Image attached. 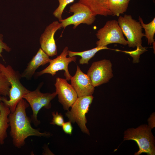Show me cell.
<instances>
[{
    "label": "cell",
    "instance_id": "cell-18",
    "mask_svg": "<svg viewBox=\"0 0 155 155\" xmlns=\"http://www.w3.org/2000/svg\"><path fill=\"white\" fill-rule=\"evenodd\" d=\"M129 0H108L109 9L113 16H119L127 11L130 1Z\"/></svg>",
    "mask_w": 155,
    "mask_h": 155
},
{
    "label": "cell",
    "instance_id": "cell-16",
    "mask_svg": "<svg viewBox=\"0 0 155 155\" xmlns=\"http://www.w3.org/2000/svg\"><path fill=\"white\" fill-rule=\"evenodd\" d=\"M11 113L9 108L4 103L0 102V145L4 144L7 137V130L9 126L8 115Z\"/></svg>",
    "mask_w": 155,
    "mask_h": 155
},
{
    "label": "cell",
    "instance_id": "cell-7",
    "mask_svg": "<svg viewBox=\"0 0 155 155\" xmlns=\"http://www.w3.org/2000/svg\"><path fill=\"white\" fill-rule=\"evenodd\" d=\"M118 23L123 33L126 37L129 47L134 48L142 45V38L144 36L140 22L132 18L130 15L120 16Z\"/></svg>",
    "mask_w": 155,
    "mask_h": 155
},
{
    "label": "cell",
    "instance_id": "cell-13",
    "mask_svg": "<svg viewBox=\"0 0 155 155\" xmlns=\"http://www.w3.org/2000/svg\"><path fill=\"white\" fill-rule=\"evenodd\" d=\"M70 80L71 85L78 97L91 95L93 94L94 87L92 86L89 77L81 71L78 65L75 74L71 77Z\"/></svg>",
    "mask_w": 155,
    "mask_h": 155
},
{
    "label": "cell",
    "instance_id": "cell-27",
    "mask_svg": "<svg viewBox=\"0 0 155 155\" xmlns=\"http://www.w3.org/2000/svg\"></svg>",
    "mask_w": 155,
    "mask_h": 155
},
{
    "label": "cell",
    "instance_id": "cell-21",
    "mask_svg": "<svg viewBox=\"0 0 155 155\" xmlns=\"http://www.w3.org/2000/svg\"><path fill=\"white\" fill-rule=\"evenodd\" d=\"M136 47V49L134 51H121L131 56L133 58V63H138L140 61V55L147 51L146 48L143 47L142 45L137 46Z\"/></svg>",
    "mask_w": 155,
    "mask_h": 155
},
{
    "label": "cell",
    "instance_id": "cell-19",
    "mask_svg": "<svg viewBox=\"0 0 155 155\" xmlns=\"http://www.w3.org/2000/svg\"><path fill=\"white\" fill-rule=\"evenodd\" d=\"M139 20L142 28L145 30L144 36L148 40V44L151 45L154 42V36L155 33V18L149 23L144 24L142 18L139 17Z\"/></svg>",
    "mask_w": 155,
    "mask_h": 155
},
{
    "label": "cell",
    "instance_id": "cell-12",
    "mask_svg": "<svg viewBox=\"0 0 155 155\" xmlns=\"http://www.w3.org/2000/svg\"><path fill=\"white\" fill-rule=\"evenodd\" d=\"M61 27V23L57 21H54L46 26L40 37L41 48L49 57L57 55V46L54 36L57 30Z\"/></svg>",
    "mask_w": 155,
    "mask_h": 155
},
{
    "label": "cell",
    "instance_id": "cell-8",
    "mask_svg": "<svg viewBox=\"0 0 155 155\" xmlns=\"http://www.w3.org/2000/svg\"><path fill=\"white\" fill-rule=\"evenodd\" d=\"M69 11L73 13V15L59 22L61 23L62 28H64L70 25H74V29L82 23L90 25L96 19V16L92 11L86 6L79 2L71 6Z\"/></svg>",
    "mask_w": 155,
    "mask_h": 155
},
{
    "label": "cell",
    "instance_id": "cell-1",
    "mask_svg": "<svg viewBox=\"0 0 155 155\" xmlns=\"http://www.w3.org/2000/svg\"><path fill=\"white\" fill-rule=\"evenodd\" d=\"M29 106L27 101L22 98L18 103L15 111L11 112L8 115L10 134L13 144L19 148L24 145L25 140L29 137H49L51 135L49 133L41 132L32 127L31 120L26 112Z\"/></svg>",
    "mask_w": 155,
    "mask_h": 155
},
{
    "label": "cell",
    "instance_id": "cell-15",
    "mask_svg": "<svg viewBox=\"0 0 155 155\" xmlns=\"http://www.w3.org/2000/svg\"><path fill=\"white\" fill-rule=\"evenodd\" d=\"M108 0H79L78 2L88 7L95 16H113L108 8Z\"/></svg>",
    "mask_w": 155,
    "mask_h": 155
},
{
    "label": "cell",
    "instance_id": "cell-3",
    "mask_svg": "<svg viewBox=\"0 0 155 155\" xmlns=\"http://www.w3.org/2000/svg\"><path fill=\"white\" fill-rule=\"evenodd\" d=\"M124 140H132L136 142L139 148L135 155L145 153L150 155L155 154V140L150 127L143 125L136 128L127 129L124 133Z\"/></svg>",
    "mask_w": 155,
    "mask_h": 155
},
{
    "label": "cell",
    "instance_id": "cell-9",
    "mask_svg": "<svg viewBox=\"0 0 155 155\" xmlns=\"http://www.w3.org/2000/svg\"><path fill=\"white\" fill-rule=\"evenodd\" d=\"M112 64L109 60L104 59L93 62L87 74L94 87L109 82L113 77Z\"/></svg>",
    "mask_w": 155,
    "mask_h": 155
},
{
    "label": "cell",
    "instance_id": "cell-23",
    "mask_svg": "<svg viewBox=\"0 0 155 155\" xmlns=\"http://www.w3.org/2000/svg\"><path fill=\"white\" fill-rule=\"evenodd\" d=\"M52 114L53 118L50 123L52 125L62 127L64 123L63 115L59 113L57 111L53 112Z\"/></svg>",
    "mask_w": 155,
    "mask_h": 155
},
{
    "label": "cell",
    "instance_id": "cell-24",
    "mask_svg": "<svg viewBox=\"0 0 155 155\" xmlns=\"http://www.w3.org/2000/svg\"><path fill=\"white\" fill-rule=\"evenodd\" d=\"M3 35L0 34V57L2 58H3V56L1 53L3 50L8 52L11 50V49L6 43L3 42Z\"/></svg>",
    "mask_w": 155,
    "mask_h": 155
},
{
    "label": "cell",
    "instance_id": "cell-5",
    "mask_svg": "<svg viewBox=\"0 0 155 155\" xmlns=\"http://www.w3.org/2000/svg\"><path fill=\"white\" fill-rule=\"evenodd\" d=\"M40 85L34 91H30L23 97L31 107L32 115L31 120L35 126L40 123L37 118L40 110L43 107L49 109L51 106V101L57 95L56 92L53 93H42L40 91Z\"/></svg>",
    "mask_w": 155,
    "mask_h": 155
},
{
    "label": "cell",
    "instance_id": "cell-4",
    "mask_svg": "<svg viewBox=\"0 0 155 155\" xmlns=\"http://www.w3.org/2000/svg\"><path fill=\"white\" fill-rule=\"evenodd\" d=\"M93 99L92 95L78 97L71 106L70 110L67 111L65 114L69 121L71 123H76L81 131L88 135L90 132L86 125L87 123L86 114L89 110Z\"/></svg>",
    "mask_w": 155,
    "mask_h": 155
},
{
    "label": "cell",
    "instance_id": "cell-2",
    "mask_svg": "<svg viewBox=\"0 0 155 155\" xmlns=\"http://www.w3.org/2000/svg\"><path fill=\"white\" fill-rule=\"evenodd\" d=\"M0 71L6 77L10 85L9 96V99L3 96L2 102L13 112L17 104L23 96L30 91L21 83V74L15 70L10 65L5 66L0 62Z\"/></svg>",
    "mask_w": 155,
    "mask_h": 155
},
{
    "label": "cell",
    "instance_id": "cell-20",
    "mask_svg": "<svg viewBox=\"0 0 155 155\" xmlns=\"http://www.w3.org/2000/svg\"><path fill=\"white\" fill-rule=\"evenodd\" d=\"M10 85L5 76L0 71V95L6 97L9 96Z\"/></svg>",
    "mask_w": 155,
    "mask_h": 155
},
{
    "label": "cell",
    "instance_id": "cell-10",
    "mask_svg": "<svg viewBox=\"0 0 155 155\" xmlns=\"http://www.w3.org/2000/svg\"><path fill=\"white\" fill-rule=\"evenodd\" d=\"M68 50V47H65L60 55L54 59H51L49 65L43 70L36 72L35 76L39 77L44 74L48 73L54 76L58 71L63 70L65 71L64 75L66 79L69 81L72 76L68 70V65L71 62H75L77 57L75 56L67 57Z\"/></svg>",
    "mask_w": 155,
    "mask_h": 155
},
{
    "label": "cell",
    "instance_id": "cell-14",
    "mask_svg": "<svg viewBox=\"0 0 155 155\" xmlns=\"http://www.w3.org/2000/svg\"><path fill=\"white\" fill-rule=\"evenodd\" d=\"M49 57L41 48H40L21 74V77L27 80L31 79L39 67L49 63L51 59Z\"/></svg>",
    "mask_w": 155,
    "mask_h": 155
},
{
    "label": "cell",
    "instance_id": "cell-6",
    "mask_svg": "<svg viewBox=\"0 0 155 155\" xmlns=\"http://www.w3.org/2000/svg\"><path fill=\"white\" fill-rule=\"evenodd\" d=\"M96 35L98 39L96 42V46H106L112 43L126 45L128 44L118 22L115 20L107 21L104 26L97 31Z\"/></svg>",
    "mask_w": 155,
    "mask_h": 155
},
{
    "label": "cell",
    "instance_id": "cell-25",
    "mask_svg": "<svg viewBox=\"0 0 155 155\" xmlns=\"http://www.w3.org/2000/svg\"><path fill=\"white\" fill-rule=\"evenodd\" d=\"M62 127L63 131L66 134L69 135L72 134L73 128L71 122L69 121L64 122Z\"/></svg>",
    "mask_w": 155,
    "mask_h": 155
},
{
    "label": "cell",
    "instance_id": "cell-11",
    "mask_svg": "<svg viewBox=\"0 0 155 155\" xmlns=\"http://www.w3.org/2000/svg\"><path fill=\"white\" fill-rule=\"evenodd\" d=\"M55 86L58 101L65 110L68 111L78 97L76 92L66 79L57 78Z\"/></svg>",
    "mask_w": 155,
    "mask_h": 155
},
{
    "label": "cell",
    "instance_id": "cell-17",
    "mask_svg": "<svg viewBox=\"0 0 155 155\" xmlns=\"http://www.w3.org/2000/svg\"><path fill=\"white\" fill-rule=\"evenodd\" d=\"M108 49V48L106 46H96L92 49L81 52H74L68 50V55L69 57L80 56L81 58L79 60V63L82 65L88 64L90 60L98 52L102 50Z\"/></svg>",
    "mask_w": 155,
    "mask_h": 155
},
{
    "label": "cell",
    "instance_id": "cell-22",
    "mask_svg": "<svg viewBox=\"0 0 155 155\" xmlns=\"http://www.w3.org/2000/svg\"><path fill=\"white\" fill-rule=\"evenodd\" d=\"M58 0L59 2V5L53 12V14L59 20V22L63 19L62 16L65 7L68 4L73 2L74 0Z\"/></svg>",
    "mask_w": 155,
    "mask_h": 155
},
{
    "label": "cell",
    "instance_id": "cell-26",
    "mask_svg": "<svg viewBox=\"0 0 155 155\" xmlns=\"http://www.w3.org/2000/svg\"><path fill=\"white\" fill-rule=\"evenodd\" d=\"M3 97V96H0V102H2V99Z\"/></svg>",
    "mask_w": 155,
    "mask_h": 155
}]
</instances>
